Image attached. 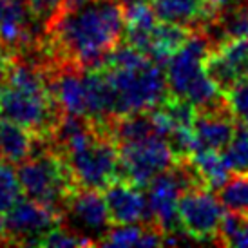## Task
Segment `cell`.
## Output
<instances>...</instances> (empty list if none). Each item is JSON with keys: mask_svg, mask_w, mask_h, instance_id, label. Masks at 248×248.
<instances>
[{"mask_svg": "<svg viewBox=\"0 0 248 248\" xmlns=\"http://www.w3.org/2000/svg\"><path fill=\"white\" fill-rule=\"evenodd\" d=\"M53 47L78 67H94L118 46L125 31V6L116 0H87L49 22Z\"/></svg>", "mask_w": 248, "mask_h": 248, "instance_id": "cell-1", "label": "cell"}, {"mask_svg": "<svg viewBox=\"0 0 248 248\" xmlns=\"http://www.w3.org/2000/svg\"><path fill=\"white\" fill-rule=\"evenodd\" d=\"M147 228L140 227L138 223L132 225H114L109 228L107 234L102 237L100 245L107 247H141Z\"/></svg>", "mask_w": 248, "mask_h": 248, "instance_id": "cell-23", "label": "cell"}, {"mask_svg": "<svg viewBox=\"0 0 248 248\" xmlns=\"http://www.w3.org/2000/svg\"><path fill=\"white\" fill-rule=\"evenodd\" d=\"M31 15L38 20L51 22L62 11L63 0H26Z\"/></svg>", "mask_w": 248, "mask_h": 248, "instance_id": "cell-28", "label": "cell"}, {"mask_svg": "<svg viewBox=\"0 0 248 248\" xmlns=\"http://www.w3.org/2000/svg\"><path fill=\"white\" fill-rule=\"evenodd\" d=\"M232 247H241V248H248V217H243L241 227L235 234L234 241H232Z\"/></svg>", "mask_w": 248, "mask_h": 248, "instance_id": "cell-30", "label": "cell"}, {"mask_svg": "<svg viewBox=\"0 0 248 248\" xmlns=\"http://www.w3.org/2000/svg\"><path fill=\"white\" fill-rule=\"evenodd\" d=\"M51 94L55 98L58 109L67 116L87 118V94L83 73H78L73 67L58 71L51 80Z\"/></svg>", "mask_w": 248, "mask_h": 248, "instance_id": "cell-14", "label": "cell"}, {"mask_svg": "<svg viewBox=\"0 0 248 248\" xmlns=\"http://www.w3.org/2000/svg\"><path fill=\"white\" fill-rule=\"evenodd\" d=\"M205 71L223 93L248 80V38L217 42L205 60Z\"/></svg>", "mask_w": 248, "mask_h": 248, "instance_id": "cell-10", "label": "cell"}, {"mask_svg": "<svg viewBox=\"0 0 248 248\" xmlns=\"http://www.w3.org/2000/svg\"><path fill=\"white\" fill-rule=\"evenodd\" d=\"M107 75L116 98V116L149 112L163 104L170 93L167 76L152 60L134 69H107Z\"/></svg>", "mask_w": 248, "mask_h": 248, "instance_id": "cell-3", "label": "cell"}, {"mask_svg": "<svg viewBox=\"0 0 248 248\" xmlns=\"http://www.w3.org/2000/svg\"><path fill=\"white\" fill-rule=\"evenodd\" d=\"M219 201L228 212L248 217V170L228 176L219 186Z\"/></svg>", "mask_w": 248, "mask_h": 248, "instance_id": "cell-21", "label": "cell"}, {"mask_svg": "<svg viewBox=\"0 0 248 248\" xmlns=\"http://www.w3.org/2000/svg\"><path fill=\"white\" fill-rule=\"evenodd\" d=\"M235 118L227 105L216 109H203L196 112L194 118V134L198 149L223 151L235 136Z\"/></svg>", "mask_w": 248, "mask_h": 248, "instance_id": "cell-13", "label": "cell"}, {"mask_svg": "<svg viewBox=\"0 0 248 248\" xmlns=\"http://www.w3.org/2000/svg\"><path fill=\"white\" fill-rule=\"evenodd\" d=\"M158 24V16L152 9L151 2L147 0H134L125 7V42L132 47L147 53L149 40L154 28Z\"/></svg>", "mask_w": 248, "mask_h": 248, "instance_id": "cell-17", "label": "cell"}, {"mask_svg": "<svg viewBox=\"0 0 248 248\" xmlns=\"http://www.w3.org/2000/svg\"><path fill=\"white\" fill-rule=\"evenodd\" d=\"M190 163H192L198 178L201 179V183L208 188L217 190L230 176V167L221 151L198 149L190 156Z\"/></svg>", "mask_w": 248, "mask_h": 248, "instance_id": "cell-20", "label": "cell"}, {"mask_svg": "<svg viewBox=\"0 0 248 248\" xmlns=\"http://www.w3.org/2000/svg\"><path fill=\"white\" fill-rule=\"evenodd\" d=\"M22 198V186L18 174L11 163L0 159V214H6Z\"/></svg>", "mask_w": 248, "mask_h": 248, "instance_id": "cell-22", "label": "cell"}, {"mask_svg": "<svg viewBox=\"0 0 248 248\" xmlns=\"http://www.w3.org/2000/svg\"><path fill=\"white\" fill-rule=\"evenodd\" d=\"M29 11L26 0H0V44L6 49H16L31 38Z\"/></svg>", "mask_w": 248, "mask_h": 248, "instance_id": "cell-15", "label": "cell"}, {"mask_svg": "<svg viewBox=\"0 0 248 248\" xmlns=\"http://www.w3.org/2000/svg\"><path fill=\"white\" fill-rule=\"evenodd\" d=\"M16 174L22 192L28 198L55 208L63 207L67 198L76 190L65 159L51 151L29 156L20 163Z\"/></svg>", "mask_w": 248, "mask_h": 248, "instance_id": "cell-5", "label": "cell"}, {"mask_svg": "<svg viewBox=\"0 0 248 248\" xmlns=\"http://www.w3.org/2000/svg\"><path fill=\"white\" fill-rule=\"evenodd\" d=\"M188 36H190V33H188V28H185V26L159 20L154 31H152L149 47H147L145 55L159 65L167 63L181 49V46L188 40Z\"/></svg>", "mask_w": 248, "mask_h": 248, "instance_id": "cell-18", "label": "cell"}, {"mask_svg": "<svg viewBox=\"0 0 248 248\" xmlns=\"http://www.w3.org/2000/svg\"><path fill=\"white\" fill-rule=\"evenodd\" d=\"M210 42L203 35H190L178 53L167 62V85L174 96L185 98L188 89L205 75Z\"/></svg>", "mask_w": 248, "mask_h": 248, "instance_id": "cell-9", "label": "cell"}, {"mask_svg": "<svg viewBox=\"0 0 248 248\" xmlns=\"http://www.w3.org/2000/svg\"><path fill=\"white\" fill-rule=\"evenodd\" d=\"M36 134L22 127V125L0 120V158L6 159L7 163H22L33 154L35 151Z\"/></svg>", "mask_w": 248, "mask_h": 248, "instance_id": "cell-19", "label": "cell"}, {"mask_svg": "<svg viewBox=\"0 0 248 248\" xmlns=\"http://www.w3.org/2000/svg\"><path fill=\"white\" fill-rule=\"evenodd\" d=\"M6 237L11 243L38 245L53 230L60 227L62 214L58 208L36 200H18L6 212Z\"/></svg>", "mask_w": 248, "mask_h": 248, "instance_id": "cell-8", "label": "cell"}, {"mask_svg": "<svg viewBox=\"0 0 248 248\" xmlns=\"http://www.w3.org/2000/svg\"><path fill=\"white\" fill-rule=\"evenodd\" d=\"M60 156L69 167L76 188L105 190L122 172L118 143L107 125L91 141Z\"/></svg>", "mask_w": 248, "mask_h": 248, "instance_id": "cell-4", "label": "cell"}, {"mask_svg": "<svg viewBox=\"0 0 248 248\" xmlns=\"http://www.w3.org/2000/svg\"><path fill=\"white\" fill-rule=\"evenodd\" d=\"M223 205L208 186L196 185L186 188L178 201V223L186 237L196 241L219 243Z\"/></svg>", "mask_w": 248, "mask_h": 248, "instance_id": "cell-7", "label": "cell"}, {"mask_svg": "<svg viewBox=\"0 0 248 248\" xmlns=\"http://www.w3.org/2000/svg\"><path fill=\"white\" fill-rule=\"evenodd\" d=\"M223 156L227 159L230 170L234 172L248 170V127L235 132V136L228 143Z\"/></svg>", "mask_w": 248, "mask_h": 248, "instance_id": "cell-24", "label": "cell"}, {"mask_svg": "<svg viewBox=\"0 0 248 248\" xmlns=\"http://www.w3.org/2000/svg\"><path fill=\"white\" fill-rule=\"evenodd\" d=\"M96 245L91 237L82 235L78 232H71L67 228L56 227L42 239L40 247H53V248H63V247H91Z\"/></svg>", "mask_w": 248, "mask_h": 248, "instance_id": "cell-26", "label": "cell"}, {"mask_svg": "<svg viewBox=\"0 0 248 248\" xmlns=\"http://www.w3.org/2000/svg\"><path fill=\"white\" fill-rule=\"evenodd\" d=\"M58 112L40 71L29 63L11 62L6 83L0 87V116L44 136L55 131L60 122Z\"/></svg>", "mask_w": 248, "mask_h": 248, "instance_id": "cell-2", "label": "cell"}, {"mask_svg": "<svg viewBox=\"0 0 248 248\" xmlns=\"http://www.w3.org/2000/svg\"><path fill=\"white\" fill-rule=\"evenodd\" d=\"M118 152L122 174L138 186H147L158 174L165 172L176 161L169 141L156 134L118 143Z\"/></svg>", "mask_w": 248, "mask_h": 248, "instance_id": "cell-6", "label": "cell"}, {"mask_svg": "<svg viewBox=\"0 0 248 248\" xmlns=\"http://www.w3.org/2000/svg\"><path fill=\"white\" fill-rule=\"evenodd\" d=\"M63 207L67 210V216L73 221L76 232L87 237L98 235V245H100L102 237L107 234V230L112 225L105 205V198L100 194V190L76 188L67 198Z\"/></svg>", "mask_w": 248, "mask_h": 248, "instance_id": "cell-11", "label": "cell"}, {"mask_svg": "<svg viewBox=\"0 0 248 248\" xmlns=\"http://www.w3.org/2000/svg\"><path fill=\"white\" fill-rule=\"evenodd\" d=\"M205 2H207L210 7H212L214 11H219L221 7L227 6V4H228V0H205Z\"/></svg>", "mask_w": 248, "mask_h": 248, "instance_id": "cell-31", "label": "cell"}, {"mask_svg": "<svg viewBox=\"0 0 248 248\" xmlns=\"http://www.w3.org/2000/svg\"><path fill=\"white\" fill-rule=\"evenodd\" d=\"M104 198L112 225L140 223L147 216V198L140 186L129 179L112 181L105 188Z\"/></svg>", "mask_w": 248, "mask_h": 248, "instance_id": "cell-12", "label": "cell"}, {"mask_svg": "<svg viewBox=\"0 0 248 248\" xmlns=\"http://www.w3.org/2000/svg\"><path fill=\"white\" fill-rule=\"evenodd\" d=\"M221 40L227 38H248V6L235 7L227 13L219 22Z\"/></svg>", "mask_w": 248, "mask_h": 248, "instance_id": "cell-25", "label": "cell"}, {"mask_svg": "<svg viewBox=\"0 0 248 248\" xmlns=\"http://www.w3.org/2000/svg\"><path fill=\"white\" fill-rule=\"evenodd\" d=\"M11 56L7 55L6 47L0 44V87L6 83L7 73H9V67H11Z\"/></svg>", "mask_w": 248, "mask_h": 248, "instance_id": "cell-29", "label": "cell"}, {"mask_svg": "<svg viewBox=\"0 0 248 248\" xmlns=\"http://www.w3.org/2000/svg\"><path fill=\"white\" fill-rule=\"evenodd\" d=\"M151 6L159 20L172 22L185 28L205 24L217 13L205 0H151Z\"/></svg>", "mask_w": 248, "mask_h": 248, "instance_id": "cell-16", "label": "cell"}, {"mask_svg": "<svg viewBox=\"0 0 248 248\" xmlns=\"http://www.w3.org/2000/svg\"><path fill=\"white\" fill-rule=\"evenodd\" d=\"M227 94V107L234 114L237 122H241L245 127H248V80L237 83L235 87L225 93Z\"/></svg>", "mask_w": 248, "mask_h": 248, "instance_id": "cell-27", "label": "cell"}, {"mask_svg": "<svg viewBox=\"0 0 248 248\" xmlns=\"http://www.w3.org/2000/svg\"><path fill=\"white\" fill-rule=\"evenodd\" d=\"M2 237H6V223H4V217L0 216V241Z\"/></svg>", "mask_w": 248, "mask_h": 248, "instance_id": "cell-32", "label": "cell"}]
</instances>
